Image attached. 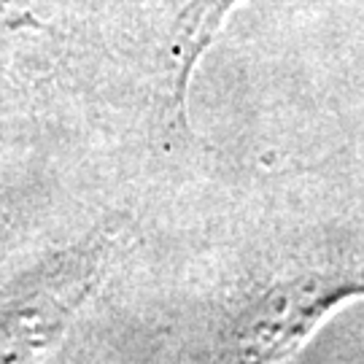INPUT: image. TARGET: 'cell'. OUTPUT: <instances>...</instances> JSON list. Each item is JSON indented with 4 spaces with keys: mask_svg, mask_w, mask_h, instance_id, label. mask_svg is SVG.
<instances>
[{
    "mask_svg": "<svg viewBox=\"0 0 364 364\" xmlns=\"http://www.w3.org/2000/svg\"><path fill=\"white\" fill-rule=\"evenodd\" d=\"M364 297V267L348 259L291 257L259 267L227 299L219 356L281 362L313 338L343 302Z\"/></svg>",
    "mask_w": 364,
    "mask_h": 364,
    "instance_id": "cell-1",
    "label": "cell"
},
{
    "mask_svg": "<svg viewBox=\"0 0 364 364\" xmlns=\"http://www.w3.org/2000/svg\"><path fill=\"white\" fill-rule=\"evenodd\" d=\"M243 0H192L186 14L181 16V25L176 27V43H173V57H176V105L183 111L186 100V87L195 73L197 63L203 52L210 46L221 30L227 14L232 11Z\"/></svg>",
    "mask_w": 364,
    "mask_h": 364,
    "instance_id": "cell-2",
    "label": "cell"
}]
</instances>
